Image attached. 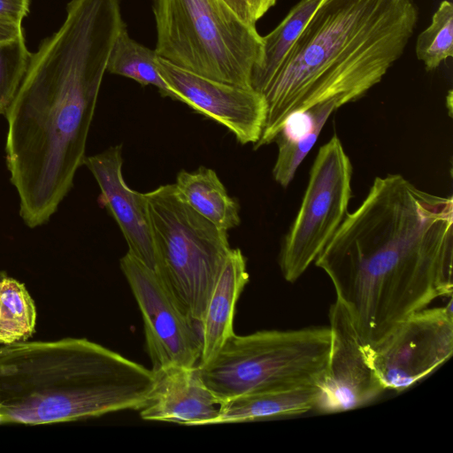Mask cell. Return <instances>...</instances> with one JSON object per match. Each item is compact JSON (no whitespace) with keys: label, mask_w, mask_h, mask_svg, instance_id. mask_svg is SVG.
<instances>
[{"label":"cell","mask_w":453,"mask_h":453,"mask_svg":"<svg viewBox=\"0 0 453 453\" xmlns=\"http://www.w3.org/2000/svg\"><path fill=\"white\" fill-rule=\"evenodd\" d=\"M235 15L246 25L256 27L277 0H224Z\"/></svg>","instance_id":"cb8c5ba5"},{"label":"cell","mask_w":453,"mask_h":453,"mask_svg":"<svg viewBox=\"0 0 453 453\" xmlns=\"http://www.w3.org/2000/svg\"><path fill=\"white\" fill-rule=\"evenodd\" d=\"M95 177L107 208L125 237L128 252L156 272V257L145 195L131 189L123 173L122 145L86 157L84 163Z\"/></svg>","instance_id":"4fadbf2b"},{"label":"cell","mask_w":453,"mask_h":453,"mask_svg":"<svg viewBox=\"0 0 453 453\" xmlns=\"http://www.w3.org/2000/svg\"><path fill=\"white\" fill-rule=\"evenodd\" d=\"M249 281L247 262L240 249H231L197 327L201 352L197 365L208 364L234 334L237 301Z\"/></svg>","instance_id":"9a60e30c"},{"label":"cell","mask_w":453,"mask_h":453,"mask_svg":"<svg viewBox=\"0 0 453 453\" xmlns=\"http://www.w3.org/2000/svg\"><path fill=\"white\" fill-rule=\"evenodd\" d=\"M337 108L334 101L325 102L286 119L274 141L278 144V155L273 176L281 187L287 188L292 181L329 116Z\"/></svg>","instance_id":"2e32d148"},{"label":"cell","mask_w":453,"mask_h":453,"mask_svg":"<svg viewBox=\"0 0 453 453\" xmlns=\"http://www.w3.org/2000/svg\"><path fill=\"white\" fill-rule=\"evenodd\" d=\"M119 265L142 312L152 370L197 365L198 332L160 276L128 251Z\"/></svg>","instance_id":"30bf717a"},{"label":"cell","mask_w":453,"mask_h":453,"mask_svg":"<svg viewBox=\"0 0 453 453\" xmlns=\"http://www.w3.org/2000/svg\"><path fill=\"white\" fill-rule=\"evenodd\" d=\"M36 309L25 285L4 275L0 279V344L25 342L35 332Z\"/></svg>","instance_id":"44dd1931"},{"label":"cell","mask_w":453,"mask_h":453,"mask_svg":"<svg viewBox=\"0 0 453 453\" xmlns=\"http://www.w3.org/2000/svg\"><path fill=\"white\" fill-rule=\"evenodd\" d=\"M152 11L160 58L211 80L252 88L262 36L224 0H153Z\"/></svg>","instance_id":"5b68a950"},{"label":"cell","mask_w":453,"mask_h":453,"mask_svg":"<svg viewBox=\"0 0 453 453\" xmlns=\"http://www.w3.org/2000/svg\"><path fill=\"white\" fill-rule=\"evenodd\" d=\"M29 4L30 0H0V23L22 24Z\"/></svg>","instance_id":"d4e9b609"},{"label":"cell","mask_w":453,"mask_h":453,"mask_svg":"<svg viewBox=\"0 0 453 453\" xmlns=\"http://www.w3.org/2000/svg\"><path fill=\"white\" fill-rule=\"evenodd\" d=\"M154 372L81 338L0 344L3 423L40 425L135 410Z\"/></svg>","instance_id":"277c9868"},{"label":"cell","mask_w":453,"mask_h":453,"mask_svg":"<svg viewBox=\"0 0 453 453\" xmlns=\"http://www.w3.org/2000/svg\"><path fill=\"white\" fill-rule=\"evenodd\" d=\"M331 345L329 327L234 334L217 355L198 366L219 404L254 393L320 386Z\"/></svg>","instance_id":"8992f818"},{"label":"cell","mask_w":453,"mask_h":453,"mask_svg":"<svg viewBox=\"0 0 453 453\" xmlns=\"http://www.w3.org/2000/svg\"><path fill=\"white\" fill-rule=\"evenodd\" d=\"M125 25L120 0H71L58 30L31 53L5 112L7 168L31 228L55 213L84 163L110 53Z\"/></svg>","instance_id":"7a4b0ae2"},{"label":"cell","mask_w":453,"mask_h":453,"mask_svg":"<svg viewBox=\"0 0 453 453\" xmlns=\"http://www.w3.org/2000/svg\"><path fill=\"white\" fill-rule=\"evenodd\" d=\"M173 184L184 202L217 227L228 231L240 225L239 203L212 169L181 170Z\"/></svg>","instance_id":"ac0fdd59"},{"label":"cell","mask_w":453,"mask_h":453,"mask_svg":"<svg viewBox=\"0 0 453 453\" xmlns=\"http://www.w3.org/2000/svg\"><path fill=\"white\" fill-rule=\"evenodd\" d=\"M157 67L180 102L225 126L241 144L254 145L259 140L266 106L263 96L255 89L198 75L159 56Z\"/></svg>","instance_id":"8fae6325"},{"label":"cell","mask_w":453,"mask_h":453,"mask_svg":"<svg viewBox=\"0 0 453 453\" xmlns=\"http://www.w3.org/2000/svg\"><path fill=\"white\" fill-rule=\"evenodd\" d=\"M31 52L23 35L0 41V115L5 114L28 67Z\"/></svg>","instance_id":"603a6c76"},{"label":"cell","mask_w":453,"mask_h":453,"mask_svg":"<svg viewBox=\"0 0 453 453\" xmlns=\"http://www.w3.org/2000/svg\"><path fill=\"white\" fill-rule=\"evenodd\" d=\"M22 35V24L0 23V41L17 38Z\"/></svg>","instance_id":"484cf974"},{"label":"cell","mask_w":453,"mask_h":453,"mask_svg":"<svg viewBox=\"0 0 453 453\" xmlns=\"http://www.w3.org/2000/svg\"><path fill=\"white\" fill-rule=\"evenodd\" d=\"M144 195L156 272L197 330L232 249L227 231L194 211L174 184Z\"/></svg>","instance_id":"52a82bcc"},{"label":"cell","mask_w":453,"mask_h":453,"mask_svg":"<svg viewBox=\"0 0 453 453\" xmlns=\"http://www.w3.org/2000/svg\"><path fill=\"white\" fill-rule=\"evenodd\" d=\"M329 323L328 365L315 407L326 413L356 409L385 390L365 359L363 345L345 308L337 300L330 307Z\"/></svg>","instance_id":"7c38bea8"},{"label":"cell","mask_w":453,"mask_h":453,"mask_svg":"<svg viewBox=\"0 0 453 453\" xmlns=\"http://www.w3.org/2000/svg\"><path fill=\"white\" fill-rule=\"evenodd\" d=\"M155 50L130 37L127 26L119 31L108 59L106 72L132 79L142 86L156 87L163 96L180 102L177 94L161 76Z\"/></svg>","instance_id":"ffe728a7"},{"label":"cell","mask_w":453,"mask_h":453,"mask_svg":"<svg viewBox=\"0 0 453 453\" xmlns=\"http://www.w3.org/2000/svg\"><path fill=\"white\" fill-rule=\"evenodd\" d=\"M320 386L241 395L219 404L214 425L291 416L315 409Z\"/></svg>","instance_id":"e0dca14e"},{"label":"cell","mask_w":453,"mask_h":453,"mask_svg":"<svg viewBox=\"0 0 453 453\" xmlns=\"http://www.w3.org/2000/svg\"><path fill=\"white\" fill-rule=\"evenodd\" d=\"M321 0H301L268 35L262 36V54L251 73V87L260 94L274 75Z\"/></svg>","instance_id":"d6986e66"},{"label":"cell","mask_w":453,"mask_h":453,"mask_svg":"<svg viewBox=\"0 0 453 453\" xmlns=\"http://www.w3.org/2000/svg\"><path fill=\"white\" fill-rule=\"evenodd\" d=\"M415 52L426 71L435 70L453 56V4L442 1L434 13L431 24L422 31L416 42Z\"/></svg>","instance_id":"7402d4cb"},{"label":"cell","mask_w":453,"mask_h":453,"mask_svg":"<svg viewBox=\"0 0 453 453\" xmlns=\"http://www.w3.org/2000/svg\"><path fill=\"white\" fill-rule=\"evenodd\" d=\"M3 423L2 421V416H1V413H0V424Z\"/></svg>","instance_id":"4316f807"},{"label":"cell","mask_w":453,"mask_h":453,"mask_svg":"<svg viewBox=\"0 0 453 453\" xmlns=\"http://www.w3.org/2000/svg\"><path fill=\"white\" fill-rule=\"evenodd\" d=\"M363 351L385 389L405 390L452 356V300L412 313L373 347L363 346Z\"/></svg>","instance_id":"9c48e42d"},{"label":"cell","mask_w":453,"mask_h":453,"mask_svg":"<svg viewBox=\"0 0 453 453\" xmlns=\"http://www.w3.org/2000/svg\"><path fill=\"white\" fill-rule=\"evenodd\" d=\"M352 165L334 134L311 165L298 212L284 237L279 257L283 278L293 283L315 261L348 213Z\"/></svg>","instance_id":"ba28073f"},{"label":"cell","mask_w":453,"mask_h":453,"mask_svg":"<svg viewBox=\"0 0 453 453\" xmlns=\"http://www.w3.org/2000/svg\"><path fill=\"white\" fill-rule=\"evenodd\" d=\"M364 347L453 290V199L376 177L315 259Z\"/></svg>","instance_id":"6da1fadb"},{"label":"cell","mask_w":453,"mask_h":453,"mask_svg":"<svg viewBox=\"0 0 453 453\" xmlns=\"http://www.w3.org/2000/svg\"><path fill=\"white\" fill-rule=\"evenodd\" d=\"M153 372V386L138 410L142 419L186 426L214 425L219 404L203 380L198 365H174Z\"/></svg>","instance_id":"5bb4252c"},{"label":"cell","mask_w":453,"mask_h":453,"mask_svg":"<svg viewBox=\"0 0 453 453\" xmlns=\"http://www.w3.org/2000/svg\"><path fill=\"white\" fill-rule=\"evenodd\" d=\"M418 19L414 0H321L260 92L266 115L254 150L296 112L362 97L403 54Z\"/></svg>","instance_id":"3957f363"}]
</instances>
